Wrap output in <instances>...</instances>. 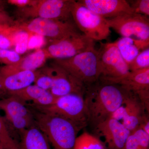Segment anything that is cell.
<instances>
[{"label": "cell", "instance_id": "6da1fadb", "mask_svg": "<svg viewBox=\"0 0 149 149\" xmlns=\"http://www.w3.org/2000/svg\"><path fill=\"white\" fill-rule=\"evenodd\" d=\"M102 83L87 88L84 97L89 122L95 127L122 105L132 93L116 84Z\"/></svg>", "mask_w": 149, "mask_h": 149}, {"label": "cell", "instance_id": "7a4b0ae2", "mask_svg": "<svg viewBox=\"0 0 149 149\" xmlns=\"http://www.w3.org/2000/svg\"><path fill=\"white\" fill-rule=\"evenodd\" d=\"M35 125L46 136L53 149H73L81 129L70 120L36 109L31 111Z\"/></svg>", "mask_w": 149, "mask_h": 149}, {"label": "cell", "instance_id": "3957f363", "mask_svg": "<svg viewBox=\"0 0 149 149\" xmlns=\"http://www.w3.org/2000/svg\"><path fill=\"white\" fill-rule=\"evenodd\" d=\"M54 61L83 84L86 89L97 82L100 77L98 52L95 47L70 58L55 59Z\"/></svg>", "mask_w": 149, "mask_h": 149}, {"label": "cell", "instance_id": "277c9868", "mask_svg": "<svg viewBox=\"0 0 149 149\" xmlns=\"http://www.w3.org/2000/svg\"><path fill=\"white\" fill-rule=\"evenodd\" d=\"M39 111L60 116L73 122L83 129L89 122L88 109L83 95L70 94L56 98L54 102L46 107L33 106Z\"/></svg>", "mask_w": 149, "mask_h": 149}, {"label": "cell", "instance_id": "5b68a950", "mask_svg": "<svg viewBox=\"0 0 149 149\" xmlns=\"http://www.w3.org/2000/svg\"><path fill=\"white\" fill-rule=\"evenodd\" d=\"M71 15L78 29L94 41L106 40L110 35L107 19L94 13L78 1H73Z\"/></svg>", "mask_w": 149, "mask_h": 149}, {"label": "cell", "instance_id": "8992f818", "mask_svg": "<svg viewBox=\"0 0 149 149\" xmlns=\"http://www.w3.org/2000/svg\"><path fill=\"white\" fill-rule=\"evenodd\" d=\"M16 27L19 30L47 37L52 42L81 34L74 22L70 20L62 21L37 17Z\"/></svg>", "mask_w": 149, "mask_h": 149}, {"label": "cell", "instance_id": "52a82bcc", "mask_svg": "<svg viewBox=\"0 0 149 149\" xmlns=\"http://www.w3.org/2000/svg\"><path fill=\"white\" fill-rule=\"evenodd\" d=\"M110 28L122 37L149 40V19L148 16L136 13L126 14L107 19Z\"/></svg>", "mask_w": 149, "mask_h": 149}, {"label": "cell", "instance_id": "ba28073f", "mask_svg": "<svg viewBox=\"0 0 149 149\" xmlns=\"http://www.w3.org/2000/svg\"><path fill=\"white\" fill-rule=\"evenodd\" d=\"M72 0L36 1L32 6L25 7L22 13L26 17L68 21L71 17Z\"/></svg>", "mask_w": 149, "mask_h": 149}, {"label": "cell", "instance_id": "9c48e42d", "mask_svg": "<svg viewBox=\"0 0 149 149\" xmlns=\"http://www.w3.org/2000/svg\"><path fill=\"white\" fill-rule=\"evenodd\" d=\"M95 41L83 34L53 41L45 49L48 58L63 59L95 47Z\"/></svg>", "mask_w": 149, "mask_h": 149}, {"label": "cell", "instance_id": "30bf717a", "mask_svg": "<svg viewBox=\"0 0 149 149\" xmlns=\"http://www.w3.org/2000/svg\"><path fill=\"white\" fill-rule=\"evenodd\" d=\"M98 52L100 67V78H116L130 72L128 64L114 42H101Z\"/></svg>", "mask_w": 149, "mask_h": 149}, {"label": "cell", "instance_id": "8fae6325", "mask_svg": "<svg viewBox=\"0 0 149 149\" xmlns=\"http://www.w3.org/2000/svg\"><path fill=\"white\" fill-rule=\"evenodd\" d=\"M102 82L120 85L138 97L142 102L149 100V68L130 71L127 74L116 78H100Z\"/></svg>", "mask_w": 149, "mask_h": 149}, {"label": "cell", "instance_id": "7c38bea8", "mask_svg": "<svg viewBox=\"0 0 149 149\" xmlns=\"http://www.w3.org/2000/svg\"><path fill=\"white\" fill-rule=\"evenodd\" d=\"M96 130L105 141L107 149H124L131 132L120 121L109 117L99 123Z\"/></svg>", "mask_w": 149, "mask_h": 149}, {"label": "cell", "instance_id": "4fadbf2b", "mask_svg": "<svg viewBox=\"0 0 149 149\" xmlns=\"http://www.w3.org/2000/svg\"><path fill=\"white\" fill-rule=\"evenodd\" d=\"M53 84L50 90L55 97H61L70 94H77L84 96L86 88L76 78L61 67L53 63Z\"/></svg>", "mask_w": 149, "mask_h": 149}, {"label": "cell", "instance_id": "5bb4252c", "mask_svg": "<svg viewBox=\"0 0 149 149\" xmlns=\"http://www.w3.org/2000/svg\"><path fill=\"white\" fill-rule=\"evenodd\" d=\"M78 2L94 13L106 19L134 13L125 0H80Z\"/></svg>", "mask_w": 149, "mask_h": 149}, {"label": "cell", "instance_id": "9a60e30c", "mask_svg": "<svg viewBox=\"0 0 149 149\" xmlns=\"http://www.w3.org/2000/svg\"><path fill=\"white\" fill-rule=\"evenodd\" d=\"M48 58L45 49H40L21 58L15 64L6 65L0 68V76H4L23 71H36L42 66Z\"/></svg>", "mask_w": 149, "mask_h": 149}, {"label": "cell", "instance_id": "2e32d148", "mask_svg": "<svg viewBox=\"0 0 149 149\" xmlns=\"http://www.w3.org/2000/svg\"><path fill=\"white\" fill-rule=\"evenodd\" d=\"M24 103L32 102L34 106L46 107L53 103L56 99L49 91L43 90L37 85H31L22 90L8 93Z\"/></svg>", "mask_w": 149, "mask_h": 149}, {"label": "cell", "instance_id": "e0dca14e", "mask_svg": "<svg viewBox=\"0 0 149 149\" xmlns=\"http://www.w3.org/2000/svg\"><path fill=\"white\" fill-rule=\"evenodd\" d=\"M123 105L124 114L121 123L130 132H133L139 128L145 109L138 97L133 93L128 95Z\"/></svg>", "mask_w": 149, "mask_h": 149}, {"label": "cell", "instance_id": "ac0fdd59", "mask_svg": "<svg viewBox=\"0 0 149 149\" xmlns=\"http://www.w3.org/2000/svg\"><path fill=\"white\" fill-rule=\"evenodd\" d=\"M36 75L37 70L20 71L0 76L4 90L8 93L20 91L32 85L35 82Z\"/></svg>", "mask_w": 149, "mask_h": 149}, {"label": "cell", "instance_id": "d6986e66", "mask_svg": "<svg viewBox=\"0 0 149 149\" xmlns=\"http://www.w3.org/2000/svg\"><path fill=\"white\" fill-rule=\"evenodd\" d=\"M114 42L128 65L140 52L149 47V40L130 37H122Z\"/></svg>", "mask_w": 149, "mask_h": 149}, {"label": "cell", "instance_id": "ffe728a7", "mask_svg": "<svg viewBox=\"0 0 149 149\" xmlns=\"http://www.w3.org/2000/svg\"><path fill=\"white\" fill-rule=\"evenodd\" d=\"M20 133L21 149H50L47 137L36 125L21 131Z\"/></svg>", "mask_w": 149, "mask_h": 149}, {"label": "cell", "instance_id": "44dd1931", "mask_svg": "<svg viewBox=\"0 0 149 149\" xmlns=\"http://www.w3.org/2000/svg\"><path fill=\"white\" fill-rule=\"evenodd\" d=\"M0 110L4 112L6 119L11 118L33 116L25 103L13 96L0 99Z\"/></svg>", "mask_w": 149, "mask_h": 149}, {"label": "cell", "instance_id": "7402d4cb", "mask_svg": "<svg viewBox=\"0 0 149 149\" xmlns=\"http://www.w3.org/2000/svg\"><path fill=\"white\" fill-rule=\"evenodd\" d=\"M73 149H107L97 137L88 132H83L76 138Z\"/></svg>", "mask_w": 149, "mask_h": 149}, {"label": "cell", "instance_id": "603a6c76", "mask_svg": "<svg viewBox=\"0 0 149 149\" xmlns=\"http://www.w3.org/2000/svg\"><path fill=\"white\" fill-rule=\"evenodd\" d=\"M54 76L52 67L37 70L35 85L46 91H49L53 84Z\"/></svg>", "mask_w": 149, "mask_h": 149}, {"label": "cell", "instance_id": "cb8c5ba5", "mask_svg": "<svg viewBox=\"0 0 149 149\" xmlns=\"http://www.w3.org/2000/svg\"><path fill=\"white\" fill-rule=\"evenodd\" d=\"M16 29L13 34L14 45L15 46V52L19 54L24 53L27 50L28 44L31 33Z\"/></svg>", "mask_w": 149, "mask_h": 149}, {"label": "cell", "instance_id": "d4e9b609", "mask_svg": "<svg viewBox=\"0 0 149 149\" xmlns=\"http://www.w3.org/2000/svg\"><path fill=\"white\" fill-rule=\"evenodd\" d=\"M0 141L5 149H21L11 136L5 122L0 116Z\"/></svg>", "mask_w": 149, "mask_h": 149}, {"label": "cell", "instance_id": "484cf974", "mask_svg": "<svg viewBox=\"0 0 149 149\" xmlns=\"http://www.w3.org/2000/svg\"><path fill=\"white\" fill-rule=\"evenodd\" d=\"M128 66L130 71L149 68V47L140 52Z\"/></svg>", "mask_w": 149, "mask_h": 149}, {"label": "cell", "instance_id": "4316f807", "mask_svg": "<svg viewBox=\"0 0 149 149\" xmlns=\"http://www.w3.org/2000/svg\"><path fill=\"white\" fill-rule=\"evenodd\" d=\"M7 120L15 129L18 130L19 132L35 125L33 116L11 118H7Z\"/></svg>", "mask_w": 149, "mask_h": 149}, {"label": "cell", "instance_id": "83f0119b", "mask_svg": "<svg viewBox=\"0 0 149 149\" xmlns=\"http://www.w3.org/2000/svg\"><path fill=\"white\" fill-rule=\"evenodd\" d=\"M15 30L13 26L6 27L0 31V49H9L14 45L13 34Z\"/></svg>", "mask_w": 149, "mask_h": 149}, {"label": "cell", "instance_id": "f1b7e54d", "mask_svg": "<svg viewBox=\"0 0 149 149\" xmlns=\"http://www.w3.org/2000/svg\"><path fill=\"white\" fill-rule=\"evenodd\" d=\"M21 58L15 51L0 49V63L11 65L18 62Z\"/></svg>", "mask_w": 149, "mask_h": 149}, {"label": "cell", "instance_id": "f546056e", "mask_svg": "<svg viewBox=\"0 0 149 149\" xmlns=\"http://www.w3.org/2000/svg\"><path fill=\"white\" fill-rule=\"evenodd\" d=\"M134 13L149 16V0L127 1Z\"/></svg>", "mask_w": 149, "mask_h": 149}, {"label": "cell", "instance_id": "4dcf8cb0", "mask_svg": "<svg viewBox=\"0 0 149 149\" xmlns=\"http://www.w3.org/2000/svg\"><path fill=\"white\" fill-rule=\"evenodd\" d=\"M136 136L139 141L140 149H149V135L140 128L131 132Z\"/></svg>", "mask_w": 149, "mask_h": 149}, {"label": "cell", "instance_id": "1f68e13d", "mask_svg": "<svg viewBox=\"0 0 149 149\" xmlns=\"http://www.w3.org/2000/svg\"><path fill=\"white\" fill-rule=\"evenodd\" d=\"M45 42V37L41 35L31 33L28 44L27 49L41 47Z\"/></svg>", "mask_w": 149, "mask_h": 149}, {"label": "cell", "instance_id": "d6a6232c", "mask_svg": "<svg viewBox=\"0 0 149 149\" xmlns=\"http://www.w3.org/2000/svg\"><path fill=\"white\" fill-rule=\"evenodd\" d=\"M124 149H140L139 141L133 133H130L128 136Z\"/></svg>", "mask_w": 149, "mask_h": 149}, {"label": "cell", "instance_id": "836d02e7", "mask_svg": "<svg viewBox=\"0 0 149 149\" xmlns=\"http://www.w3.org/2000/svg\"><path fill=\"white\" fill-rule=\"evenodd\" d=\"M36 1H30V0H10L8 2L12 4L15 5L22 7L29 6L34 4Z\"/></svg>", "mask_w": 149, "mask_h": 149}, {"label": "cell", "instance_id": "e575fe53", "mask_svg": "<svg viewBox=\"0 0 149 149\" xmlns=\"http://www.w3.org/2000/svg\"><path fill=\"white\" fill-rule=\"evenodd\" d=\"M138 128H141L149 135V120L148 117L147 116H143Z\"/></svg>", "mask_w": 149, "mask_h": 149}, {"label": "cell", "instance_id": "d590c367", "mask_svg": "<svg viewBox=\"0 0 149 149\" xmlns=\"http://www.w3.org/2000/svg\"><path fill=\"white\" fill-rule=\"evenodd\" d=\"M5 91L4 90L3 88L1 78L0 76V96L1 95L5 93Z\"/></svg>", "mask_w": 149, "mask_h": 149}, {"label": "cell", "instance_id": "8d00e7d4", "mask_svg": "<svg viewBox=\"0 0 149 149\" xmlns=\"http://www.w3.org/2000/svg\"><path fill=\"white\" fill-rule=\"evenodd\" d=\"M0 149H5L1 141H0Z\"/></svg>", "mask_w": 149, "mask_h": 149}, {"label": "cell", "instance_id": "74e56055", "mask_svg": "<svg viewBox=\"0 0 149 149\" xmlns=\"http://www.w3.org/2000/svg\"><path fill=\"white\" fill-rule=\"evenodd\" d=\"M3 29H3H0V31H1V30H2V29Z\"/></svg>", "mask_w": 149, "mask_h": 149}, {"label": "cell", "instance_id": "f35d334b", "mask_svg": "<svg viewBox=\"0 0 149 149\" xmlns=\"http://www.w3.org/2000/svg\"><path fill=\"white\" fill-rule=\"evenodd\" d=\"M0 11H2L1 9V8H0Z\"/></svg>", "mask_w": 149, "mask_h": 149}]
</instances>
